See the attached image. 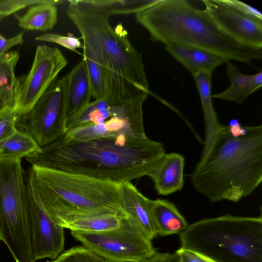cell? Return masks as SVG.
<instances>
[{
	"instance_id": "7",
	"label": "cell",
	"mask_w": 262,
	"mask_h": 262,
	"mask_svg": "<svg viewBox=\"0 0 262 262\" xmlns=\"http://www.w3.org/2000/svg\"><path fill=\"white\" fill-rule=\"evenodd\" d=\"M0 232L16 262H35L20 159H0Z\"/></svg>"
},
{
	"instance_id": "32",
	"label": "cell",
	"mask_w": 262,
	"mask_h": 262,
	"mask_svg": "<svg viewBox=\"0 0 262 262\" xmlns=\"http://www.w3.org/2000/svg\"><path fill=\"white\" fill-rule=\"evenodd\" d=\"M23 42L24 32L9 38H6L0 34V56L8 52L11 48L21 45Z\"/></svg>"
},
{
	"instance_id": "1",
	"label": "cell",
	"mask_w": 262,
	"mask_h": 262,
	"mask_svg": "<svg viewBox=\"0 0 262 262\" xmlns=\"http://www.w3.org/2000/svg\"><path fill=\"white\" fill-rule=\"evenodd\" d=\"M165 153L163 143L147 137L119 135L76 141L62 136L25 158L32 166L120 185L149 176Z\"/></svg>"
},
{
	"instance_id": "14",
	"label": "cell",
	"mask_w": 262,
	"mask_h": 262,
	"mask_svg": "<svg viewBox=\"0 0 262 262\" xmlns=\"http://www.w3.org/2000/svg\"><path fill=\"white\" fill-rule=\"evenodd\" d=\"M120 201L123 213L136 223L150 240L158 236L151 214V200L130 182H126L120 185Z\"/></svg>"
},
{
	"instance_id": "4",
	"label": "cell",
	"mask_w": 262,
	"mask_h": 262,
	"mask_svg": "<svg viewBox=\"0 0 262 262\" xmlns=\"http://www.w3.org/2000/svg\"><path fill=\"white\" fill-rule=\"evenodd\" d=\"M138 23L157 42L202 49L228 60L250 63L262 50L245 46L223 32L204 10L186 0H157L135 14Z\"/></svg>"
},
{
	"instance_id": "35",
	"label": "cell",
	"mask_w": 262,
	"mask_h": 262,
	"mask_svg": "<svg viewBox=\"0 0 262 262\" xmlns=\"http://www.w3.org/2000/svg\"><path fill=\"white\" fill-rule=\"evenodd\" d=\"M47 262H59L57 259H55V260H53V261H48Z\"/></svg>"
},
{
	"instance_id": "24",
	"label": "cell",
	"mask_w": 262,
	"mask_h": 262,
	"mask_svg": "<svg viewBox=\"0 0 262 262\" xmlns=\"http://www.w3.org/2000/svg\"><path fill=\"white\" fill-rule=\"evenodd\" d=\"M20 58L18 51H10L0 56V94L16 104L19 97L20 80L15 75Z\"/></svg>"
},
{
	"instance_id": "3",
	"label": "cell",
	"mask_w": 262,
	"mask_h": 262,
	"mask_svg": "<svg viewBox=\"0 0 262 262\" xmlns=\"http://www.w3.org/2000/svg\"><path fill=\"white\" fill-rule=\"evenodd\" d=\"M67 13L81 35L83 47L105 71L108 103L123 104L150 93L142 54L121 24L113 28L106 16L83 6L69 5Z\"/></svg>"
},
{
	"instance_id": "23",
	"label": "cell",
	"mask_w": 262,
	"mask_h": 262,
	"mask_svg": "<svg viewBox=\"0 0 262 262\" xmlns=\"http://www.w3.org/2000/svg\"><path fill=\"white\" fill-rule=\"evenodd\" d=\"M157 0H88L69 1V5L91 8L109 17L115 14L139 12L155 4Z\"/></svg>"
},
{
	"instance_id": "30",
	"label": "cell",
	"mask_w": 262,
	"mask_h": 262,
	"mask_svg": "<svg viewBox=\"0 0 262 262\" xmlns=\"http://www.w3.org/2000/svg\"><path fill=\"white\" fill-rule=\"evenodd\" d=\"M44 0H0V23L6 17Z\"/></svg>"
},
{
	"instance_id": "12",
	"label": "cell",
	"mask_w": 262,
	"mask_h": 262,
	"mask_svg": "<svg viewBox=\"0 0 262 262\" xmlns=\"http://www.w3.org/2000/svg\"><path fill=\"white\" fill-rule=\"evenodd\" d=\"M206 14L225 34L245 46L261 50L262 19L250 16L230 0H203Z\"/></svg>"
},
{
	"instance_id": "2",
	"label": "cell",
	"mask_w": 262,
	"mask_h": 262,
	"mask_svg": "<svg viewBox=\"0 0 262 262\" xmlns=\"http://www.w3.org/2000/svg\"><path fill=\"white\" fill-rule=\"evenodd\" d=\"M190 180L211 202H237L250 195L262 182V125H222Z\"/></svg>"
},
{
	"instance_id": "34",
	"label": "cell",
	"mask_w": 262,
	"mask_h": 262,
	"mask_svg": "<svg viewBox=\"0 0 262 262\" xmlns=\"http://www.w3.org/2000/svg\"><path fill=\"white\" fill-rule=\"evenodd\" d=\"M7 107H16V105L0 94V111Z\"/></svg>"
},
{
	"instance_id": "28",
	"label": "cell",
	"mask_w": 262,
	"mask_h": 262,
	"mask_svg": "<svg viewBox=\"0 0 262 262\" xmlns=\"http://www.w3.org/2000/svg\"><path fill=\"white\" fill-rule=\"evenodd\" d=\"M80 39L81 38L76 37L71 33H69L68 35H62L50 33L43 34L35 38L36 41L55 43L78 54L80 53L77 49H83V47ZM81 55H82V54Z\"/></svg>"
},
{
	"instance_id": "25",
	"label": "cell",
	"mask_w": 262,
	"mask_h": 262,
	"mask_svg": "<svg viewBox=\"0 0 262 262\" xmlns=\"http://www.w3.org/2000/svg\"><path fill=\"white\" fill-rule=\"evenodd\" d=\"M40 149L30 136L17 130L13 136L0 142V159H21Z\"/></svg>"
},
{
	"instance_id": "18",
	"label": "cell",
	"mask_w": 262,
	"mask_h": 262,
	"mask_svg": "<svg viewBox=\"0 0 262 262\" xmlns=\"http://www.w3.org/2000/svg\"><path fill=\"white\" fill-rule=\"evenodd\" d=\"M227 73L230 80L228 88L222 92L212 95V98L242 103L262 85V72L254 74H245L226 60Z\"/></svg>"
},
{
	"instance_id": "8",
	"label": "cell",
	"mask_w": 262,
	"mask_h": 262,
	"mask_svg": "<svg viewBox=\"0 0 262 262\" xmlns=\"http://www.w3.org/2000/svg\"><path fill=\"white\" fill-rule=\"evenodd\" d=\"M71 233L83 246L111 262H145L156 252L151 241L125 215L119 226L110 230Z\"/></svg>"
},
{
	"instance_id": "15",
	"label": "cell",
	"mask_w": 262,
	"mask_h": 262,
	"mask_svg": "<svg viewBox=\"0 0 262 262\" xmlns=\"http://www.w3.org/2000/svg\"><path fill=\"white\" fill-rule=\"evenodd\" d=\"M185 158L177 152L165 153L148 176L159 195L166 196L184 187Z\"/></svg>"
},
{
	"instance_id": "13",
	"label": "cell",
	"mask_w": 262,
	"mask_h": 262,
	"mask_svg": "<svg viewBox=\"0 0 262 262\" xmlns=\"http://www.w3.org/2000/svg\"><path fill=\"white\" fill-rule=\"evenodd\" d=\"M148 94L144 93L125 103L122 109L104 123L78 127L68 130L63 137L76 141L124 135L134 139L146 137L144 130L143 105Z\"/></svg>"
},
{
	"instance_id": "17",
	"label": "cell",
	"mask_w": 262,
	"mask_h": 262,
	"mask_svg": "<svg viewBox=\"0 0 262 262\" xmlns=\"http://www.w3.org/2000/svg\"><path fill=\"white\" fill-rule=\"evenodd\" d=\"M211 75L201 71L193 76L199 93L205 123V140L200 159L205 157L209 152L222 126L213 106Z\"/></svg>"
},
{
	"instance_id": "26",
	"label": "cell",
	"mask_w": 262,
	"mask_h": 262,
	"mask_svg": "<svg viewBox=\"0 0 262 262\" xmlns=\"http://www.w3.org/2000/svg\"><path fill=\"white\" fill-rule=\"evenodd\" d=\"M82 50V59L85 64L92 97L94 100L105 99L107 92L105 71L87 49L83 47Z\"/></svg>"
},
{
	"instance_id": "5",
	"label": "cell",
	"mask_w": 262,
	"mask_h": 262,
	"mask_svg": "<svg viewBox=\"0 0 262 262\" xmlns=\"http://www.w3.org/2000/svg\"><path fill=\"white\" fill-rule=\"evenodd\" d=\"M31 168L40 200L52 220L69 215L123 213L120 185L60 170Z\"/></svg>"
},
{
	"instance_id": "33",
	"label": "cell",
	"mask_w": 262,
	"mask_h": 262,
	"mask_svg": "<svg viewBox=\"0 0 262 262\" xmlns=\"http://www.w3.org/2000/svg\"><path fill=\"white\" fill-rule=\"evenodd\" d=\"M145 262H180L179 256L175 252L170 253H159L156 251L155 254Z\"/></svg>"
},
{
	"instance_id": "29",
	"label": "cell",
	"mask_w": 262,
	"mask_h": 262,
	"mask_svg": "<svg viewBox=\"0 0 262 262\" xmlns=\"http://www.w3.org/2000/svg\"><path fill=\"white\" fill-rule=\"evenodd\" d=\"M18 116L16 107H7L0 111V142L17 132Z\"/></svg>"
},
{
	"instance_id": "19",
	"label": "cell",
	"mask_w": 262,
	"mask_h": 262,
	"mask_svg": "<svg viewBox=\"0 0 262 262\" xmlns=\"http://www.w3.org/2000/svg\"><path fill=\"white\" fill-rule=\"evenodd\" d=\"M124 215L119 212H105L64 216L53 221L71 231L99 232L119 227Z\"/></svg>"
},
{
	"instance_id": "10",
	"label": "cell",
	"mask_w": 262,
	"mask_h": 262,
	"mask_svg": "<svg viewBox=\"0 0 262 262\" xmlns=\"http://www.w3.org/2000/svg\"><path fill=\"white\" fill-rule=\"evenodd\" d=\"M29 222L35 260L56 259L64 250L63 228L55 223L40 200L30 167L25 171Z\"/></svg>"
},
{
	"instance_id": "9",
	"label": "cell",
	"mask_w": 262,
	"mask_h": 262,
	"mask_svg": "<svg viewBox=\"0 0 262 262\" xmlns=\"http://www.w3.org/2000/svg\"><path fill=\"white\" fill-rule=\"evenodd\" d=\"M68 82V74L56 79L29 112L18 116L16 128L30 136L40 147L66 133Z\"/></svg>"
},
{
	"instance_id": "11",
	"label": "cell",
	"mask_w": 262,
	"mask_h": 262,
	"mask_svg": "<svg viewBox=\"0 0 262 262\" xmlns=\"http://www.w3.org/2000/svg\"><path fill=\"white\" fill-rule=\"evenodd\" d=\"M68 63L67 58L58 48L45 45L37 47L29 73L20 78L16 107L18 116L30 111Z\"/></svg>"
},
{
	"instance_id": "6",
	"label": "cell",
	"mask_w": 262,
	"mask_h": 262,
	"mask_svg": "<svg viewBox=\"0 0 262 262\" xmlns=\"http://www.w3.org/2000/svg\"><path fill=\"white\" fill-rule=\"evenodd\" d=\"M181 248L214 262H262V217L203 219L180 234Z\"/></svg>"
},
{
	"instance_id": "36",
	"label": "cell",
	"mask_w": 262,
	"mask_h": 262,
	"mask_svg": "<svg viewBox=\"0 0 262 262\" xmlns=\"http://www.w3.org/2000/svg\"><path fill=\"white\" fill-rule=\"evenodd\" d=\"M0 240L2 241V235L0 232Z\"/></svg>"
},
{
	"instance_id": "16",
	"label": "cell",
	"mask_w": 262,
	"mask_h": 262,
	"mask_svg": "<svg viewBox=\"0 0 262 262\" xmlns=\"http://www.w3.org/2000/svg\"><path fill=\"white\" fill-rule=\"evenodd\" d=\"M165 50L193 76L201 71L212 74L216 68L227 60L210 51L191 46L167 45H165Z\"/></svg>"
},
{
	"instance_id": "20",
	"label": "cell",
	"mask_w": 262,
	"mask_h": 262,
	"mask_svg": "<svg viewBox=\"0 0 262 262\" xmlns=\"http://www.w3.org/2000/svg\"><path fill=\"white\" fill-rule=\"evenodd\" d=\"M68 75L67 115L68 119L85 107L90 102L92 96L85 64L82 59Z\"/></svg>"
},
{
	"instance_id": "21",
	"label": "cell",
	"mask_w": 262,
	"mask_h": 262,
	"mask_svg": "<svg viewBox=\"0 0 262 262\" xmlns=\"http://www.w3.org/2000/svg\"><path fill=\"white\" fill-rule=\"evenodd\" d=\"M151 210L158 235L180 234L189 225L176 205L166 200H151Z\"/></svg>"
},
{
	"instance_id": "31",
	"label": "cell",
	"mask_w": 262,
	"mask_h": 262,
	"mask_svg": "<svg viewBox=\"0 0 262 262\" xmlns=\"http://www.w3.org/2000/svg\"><path fill=\"white\" fill-rule=\"evenodd\" d=\"M175 252L179 256L180 262H214L200 254L181 247Z\"/></svg>"
},
{
	"instance_id": "27",
	"label": "cell",
	"mask_w": 262,
	"mask_h": 262,
	"mask_svg": "<svg viewBox=\"0 0 262 262\" xmlns=\"http://www.w3.org/2000/svg\"><path fill=\"white\" fill-rule=\"evenodd\" d=\"M56 259L59 262H111L83 246L70 248Z\"/></svg>"
},
{
	"instance_id": "22",
	"label": "cell",
	"mask_w": 262,
	"mask_h": 262,
	"mask_svg": "<svg viewBox=\"0 0 262 262\" xmlns=\"http://www.w3.org/2000/svg\"><path fill=\"white\" fill-rule=\"evenodd\" d=\"M62 1L44 0L30 6L23 15L14 14L19 27L27 30L46 31L52 29L58 21L56 4Z\"/></svg>"
}]
</instances>
